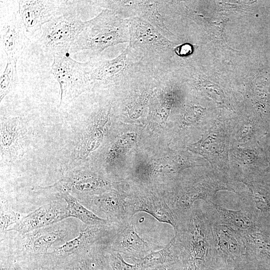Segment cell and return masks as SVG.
I'll return each instance as SVG.
<instances>
[{
  "label": "cell",
  "mask_w": 270,
  "mask_h": 270,
  "mask_svg": "<svg viewBox=\"0 0 270 270\" xmlns=\"http://www.w3.org/2000/svg\"><path fill=\"white\" fill-rule=\"evenodd\" d=\"M228 190L238 194V182L231 177L214 170L210 166L188 181L178 182L169 192L160 195L180 222L182 229L188 223L194 202H215L217 193Z\"/></svg>",
  "instance_id": "6da1fadb"
},
{
  "label": "cell",
  "mask_w": 270,
  "mask_h": 270,
  "mask_svg": "<svg viewBox=\"0 0 270 270\" xmlns=\"http://www.w3.org/2000/svg\"><path fill=\"white\" fill-rule=\"evenodd\" d=\"M129 19H123L114 12L103 8L98 15L87 20L83 32L70 48V52H88L90 59L104 50L129 42Z\"/></svg>",
  "instance_id": "7a4b0ae2"
},
{
  "label": "cell",
  "mask_w": 270,
  "mask_h": 270,
  "mask_svg": "<svg viewBox=\"0 0 270 270\" xmlns=\"http://www.w3.org/2000/svg\"><path fill=\"white\" fill-rule=\"evenodd\" d=\"M238 117L216 116L196 142L187 149L204 158L214 170L230 177L229 151Z\"/></svg>",
  "instance_id": "3957f363"
},
{
  "label": "cell",
  "mask_w": 270,
  "mask_h": 270,
  "mask_svg": "<svg viewBox=\"0 0 270 270\" xmlns=\"http://www.w3.org/2000/svg\"><path fill=\"white\" fill-rule=\"evenodd\" d=\"M174 236L181 261L192 262L211 270L212 234L211 222L206 212L194 206L186 226Z\"/></svg>",
  "instance_id": "277c9868"
},
{
  "label": "cell",
  "mask_w": 270,
  "mask_h": 270,
  "mask_svg": "<svg viewBox=\"0 0 270 270\" xmlns=\"http://www.w3.org/2000/svg\"><path fill=\"white\" fill-rule=\"evenodd\" d=\"M75 2L62 14L44 24L38 32L37 42L45 52L52 56L70 52L72 46L86 28L87 20L81 19L75 7Z\"/></svg>",
  "instance_id": "5b68a950"
},
{
  "label": "cell",
  "mask_w": 270,
  "mask_h": 270,
  "mask_svg": "<svg viewBox=\"0 0 270 270\" xmlns=\"http://www.w3.org/2000/svg\"><path fill=\"white\" fill-rule=\"evenodd\" d=\"M130 54L138 62L164 68V56L172 42L156 28L139 16L129 19Z\"/></svg>",
  "instance_id": "8992f818"
},
{
  "label": "cell",
  "mask_w": 270,
  "mask_h": 270,
  "mask_svg": "<svg viewBox=\"0 0 270 270\" xmlns=\"http://www.w3.org/2000/svg\"><path fill=\"white\" fill-rule=\"evenodd\" d=\"M52 56L50 72L59 83L61 92L58 106L62 107L92 90L88 63L76 60L69 52Z\"/></svg>",
  "instance_id": "52a82bcc"
},
{
  "label": "cell",
  "mask_w": 270,
  "mask_h": 270,
  "mask_svg": "<svg viewBox=\"0 0 270 270\" xmlns=\"http://www.w3.org/2000/svg\"><path fill=\"white\" fill-rule=\"evenodd\" d=\"M210 222L212 234L211 270H234L246 259V238L227 226Z\"/></svg>",
  "instance_id": "ba28073f"
},
{
  "label": "cell",
  "mask_w": 270,
  "mask_h": 270,
  "mask_svg": "<svg viewBox=\"0 0 270 270\" xmlns=\"http://www.w3.org/2000/svg\"><path fill=\"white\" fill-rule=\"evenodd\" d=\"M87 63L92 90L122 83L133 72L138 62L132 56L127 46L115 58L108 60L98 56Z\"/></svg>",
  "instance_id": "9c48e42d"
},
{
  "label": "cell",
  "mask_w": 270,
  "mask_h": 270,
  "mask_svg": "<svg viewBox=\"0 0 270 270\" xmlns=\"http://www.w3.org/2000/svg\"><path fill=\"white\" fill-rule=\"evenodd\" d=\"M0 45L7 59L17 61L28 41L19 14L18 0H0Z\"/></svg>",
  "instance_id": "30bf717a"
},
{
  "label": "cell",
  "mask_w": 270,
  "mask_h": 270,
  "mask_svg": "<svg viewBox=\"0 0 270 270\" xmlns=\"http://www.w3.org/2000/svg\"><path fill=\"white\" fill-rule=\"evenodd\" d=\"M248 188L238 194L244 208L254 216L270 235V174L260 172L243 180Z\"/></svg>",
  "instance_id": "8fae6325"
},
{
  "label": "cell",
  "mask_w": 270,
  "mask_h": 270,
  "mask_svg": "<svg viewBox=\"0 0 270 270\" xmlns=\"http://www.w3.org/2000/svg\"><path fill=\"white\" fill-rule=\"evenodd\" d=\"M117 224H84L76 236L56 247L45 256L56 258H64L78 254L80 256L97 246L109 244Z\"/></svg>",
  "instance_id": "7c38bea8"
},
{
  "label": "cell",
  "mask_w": 270,
  "mask_h": 270,
  "mask_svg": "<svg viewBox=\"0 0 270 270\" xmlns=\"http://www.w3.org/2000/svg\"><path fill=\"white\" fill-rule=\"evenodd\" d=\"M18 2L19 14L26 31L33 34L46 23L62 14L74 1L20 0Z\"/></svg>",
  "instance_id": "4fadbf2b"
},
{
  "label": "cell",
  "mask_w": 270,
  "mask_h": 270,
  "mask_svg": "<svg viewBox=\"0 0 270 270\" xmlns=\"http://www.w3.org/2000/svg\"><path fill=\"white\" fill-rule=\"evenodd\" d=\"M108 246L134 262L160 248L139 235L132 219L118 224Z\"/></svg>",
  "instance_id": "5bb4252c"
},
{
  "label": "cell",
  "mask_w": 270,
  "mask_h": 270,
  "mask_svg": "<svg viewBox=\"0 0 270 270\" xmlns=\"http://www.w3.org/2000/svg\"><path fill=\"white\" fill-rule=\"evenodd\" d=\"M56 224L22 234L19 248L29 254H44L69 240L70 232L66 224Z\"/></svg>",
  "instance_id": "9a60e30c"
},
{
  "label": "cell",
  "mask_w": 270,
  "mask_h": 270,
  "mask_svg": "<svg viewBox=\"0 0 270 270\" xmlns=\"http://www.w3.org/2000/svg\"><path fill=\"white\" fill-rule=\"evenodd\" d=\"M126 194L128 212L130 218L138 212H145L158 221L171 225L174 234L180 232L182 226L180 222L161 195L152 192H126Z\"/></svg>",
  "instance_id": "2e32d148"
},
{
  "label": "cell",
  "mask_w": 270,
  "mask_h": 270,
  "mask_svg": "<svg viewBox=\"0 0 270 270\" xmlns=\"http://www.w3.org/2000/svg\"><path fill=\"white\" fill-rule=\"evenodd\" d=\"M126 192L115 190L81 198L80 202L98 216L116 224L130 220L128 216Z\"/></svg>",
  "instance_id": "e0dca14e"
},
{
  "label": "cell",
  "mask_w": 270,
  "mask_h": 270,
  "mask_svg": "<svg viewBox=\"0 0 270 270\" xmlns=\"http://www.w3.org/2000/svg\"><path fill=\"white\" fill-rule=\"evenodd\" d=\"M206 205V212L214 222L227 226L242 235L256 232L266 234L256 218L244 208L233 210L222 208L216 202L207 203Z\"/></svg>",
  "instance_id": "ac0fdd59"
},
{
  "label": "cell",
  "mask_w": 270,
  "mask_h": 270,
  "mask_svg": "<svg viewBox=\"0 0 270 270\" xmlns=\"http://www.w3.org/2000/svg\"><path fill=\"white\" fill-rule=\"evenodd\" d=\"M69 218L66 206L52 202L44 205L22 218L8 228L20 234L45 228Z\"/></svg>",
  "instance_id": "d6986e66"
},
{
  "label": "cell",
  "mask_w": 270,
  "mask_h": 270,
  "mask_svg": "<svg viewBox=\"0 0 270 270\" xmlns=\"http://www.w3.org/2000/svg\"><path fill=\"white\" fill-rule=\"evenodd\" d=\"M111 186L110 182L99 176L84 174L72 179L62 180L52 187L58 190L60 194L74 191L80 194H86V196L84 197H86L105 192Z\"/></svg>",
  "instance_id": "ffe728a7"
},
{
  "label": "cell",
  "mask_w": 270,
  "mask_h": 270,
  "mask_svg": "<svg viewBox=\"0 0 270 270\" xmlns=\"http://www.w3.org/2000/svg\"><path fill=\"white\" fill-rule=\"evenodd\" d=\"M246 243V260L270 264V235L256 232L243 235Z\"/></svg>",
  "instance_id": "44dd1931"
},
{
  "label": "cell",
  "mask_w": 270,
  "mask_h": 270,
  "mask_svg": "<svg viewBox=\"0 0 270 270\" xmlns=\"http://www.w3.org/2000/svg\"><path fill=\"white\" fill-rule=\"evenodd\" d=\"M60 194L66 204L68 218H77L87 226H107L116 224L98 216L69 192Z\"/></svg>",
  "instance_id": "7402d4cb"
},
{
  "label": "cell",
  "mask_w": 270,
  "mask_h": 270,
  "mask_svg": "<svg viewBox=\"0 0 270 270\" xmlns=\"http://www.w3.org/2000/svg\"><path fill=\"white\" fill-rule=\"evenodd\" d=\"M180 260V253L174 236L168 243L158 250L152 252L138 262H135L138 270L158 265L174 262Z\"/></svg>",
  "instance_id": "603a6c76"
},
{
  "label": "cell",
  "mask_w": 270,
  "mask_h": 270,
  "mask_svg": "<svg viewBox=\"0 0 270 270\" xmlns=\"http://www.w3.org/2000/svg\"><path fill=\"white\" fill-rule=\"evenodd\" d=\"M108 246H97L79 256L78 260L65 270H112L105 254Z\"/></svg>",
  "instance_id": "cb8c5ba5"
},
{
  "label": "cell",
  "mask_w": 270,
  "mask_h": 270,
  "mask_svg": "<svg viewBox=\"0 0 270 270\" xmlns=\"http://www.w3.org/2000/svg\"><path fill=\"white\" fill-rule=\"evenodd\" d=\"M256 122L251 117H238L230 146H246L256 145Z\"/></svg>",
  "instance_id": "d4e9b609"
},
{
  "label": "cell",
  "mask_w": 270,
  "mask_h": 270,
  "mask_svg": "<svg viewBox=\"0 0 270 270\" xmlns=\"http://www.w3.org/2000/svg\"><path fill=\"white\" fill-rule=\"evenodd\" d=\"M216 117H209L207 108L200 105L190 104L184 109L181 120L182 128L198 126L204 132L208 128Z\"/></svg>",
  "instance_id": "484cf974"
},
{
  "label": "cell",
  "mask_w": 270,
  "mask_h": 270,
  "mask_svg": "<svg viewBox=\"0 0 270 270\" xmlns=\"http://www.w3.org/2000/svg\"><path fill=\"white\" fill-rule=\"evenodd\" d=\"M18 118H8L0 123L1 154L14 152L20 137Z\"/></svg>",
  "instance_id": "4316f807"
},
{
  "label": "cell",
  "mask_w": 270,
  "mask_h": 270,
  "mask_svg": "<svg viewBox=\"0 0 270 270\" xmlns=\"http://www.w3.org/2000/svg\"><path fill=\"white\" fill-rule=\"evenodd\" d=\"M103 8L116 12L123 19L139 16L141 12L142 0H98L94 1Z\"/></svg>",
  "instance_id": "83f0119b"
},
{
  "label": "cell",
  "mask_w": 270,
  "mask_h": 270,
  "mask_svg": "<svg viewBox=\"0 0 270 270\" xmlns=\"http://www.w3.org/2000/svg\"><path fill=\"white\" fill-rule=\"evenodd\" d=\"M158 4L159 1L142 0L139 17L154 26L164 36L173 35L166 26L164 18L159 12Z\"/></svg>",
  "instance_id": "f1b7e54d"
},
{
  "label": "cell",
  "mask_w": 270,
  "mask_h": 270,
  "mask_svg": "<svg viewBox=\"0 0 270 270\" xmlns=\"http://www.w3.org/2000/svg\"><path fill=\"white\" fill-rule=\"evenodd\" d=\"M16 62L15 60L7 59L6 67L0 78V102L18 84Z\"/></svg>",
  "instance_id": "f546056e"
},
{
  "label": "cell",
  "mask_w": 270,
  "mask_h": 270,
  "mask_svg": "<svg viewBox=\"0 0 270 270\" xmlns=\"http://www.w3.org/2000/svg\"><path fill=\"white\" fill-rule=\"evenodd\" d=\"M105 254L112 270H138L136 264L127 263L120 254L113 250L108 246L105 248Z\"/></svg>",
  "instance_id": "4dcf8cb0"
},
{
  "label": "cell",
  "mask_w": 270,
  "mask_h": 270,
  "mask_svg": "<svg viewBox=\"0 0 270 270\" xmlns=\"http://www.w3.org/2000/svg\"><path fill=\"white\" fill-rule=\"evenodd\" d=\"M20 214L10 208L1 206L0 230V233L8 231V228L20 220Z\"/></svg>",
  "instance_id": "1f68e13d"
},
{
  "label": "cell",
  "mask_w": 270,
  "mask_h": 270,
  "mask_svg": "<svg viewBox=\"0 0 270 270\" xmlns=\"http://www.w3.org/2000/svg\"><path fill=\"white\" fill-rule=\"evenodd\" d=\"M182 262L180 260L169 264L150 267L144 270H180Z\"/></svg>",
  "instance_id": "d6a6232c"
},
{
  "label": "cell",
  "mask_w": 270,
  "mask_h": 270,
  "mask_svg": "<svg viewBox=\"0 0 270 270\" xmlns=\"http://www.w3.org/2000/svg\"><path fill=\"white\" fill-rule=\"evenodd\" d=\"M176 54L180 56L190 54L193 52V46L189 44H184L174 48Z\"/></svg>",
  "instance_id": "836d02e7"
},
{
  "label": "cell",
  "mask_w": 270,
  "mask_h": 270,
  "mask_svg": "<svg viewBox=\"0 0 270 270\" xmlns=\"http://www.w3.org/2000/svg\"><path fill=\"white\" fill-rule=\"evenodd\" d=\"M33 270H52V269H50V268H46L40 267V268L34 269Z\"/></svg>",
  "instance_id": "e575fe53"
}]
</instances>
